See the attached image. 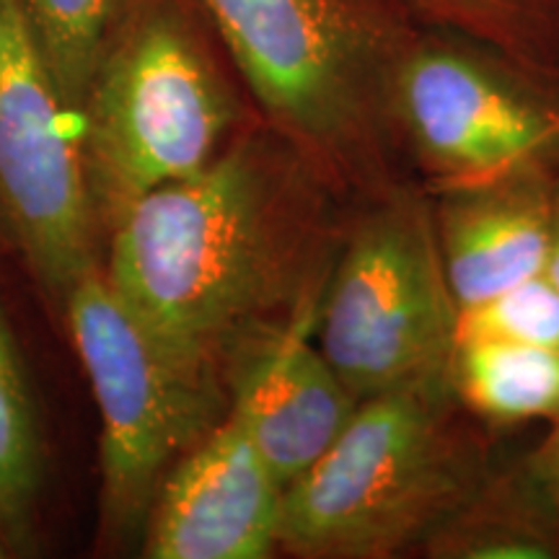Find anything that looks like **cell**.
Wrapping results in <instances>:
<instances>
[{"instance_id": "cell-1", "label": "cell", "mask_w": 559, "mask_h": 559, "mask_svg": "<svg viewBox=\"0 0 559 559\" xmlns=\"http://www.w3.org/2000/svg\"><path fill=\"white\" fill-rule=\"evenodd\" d=\"M349 207L260 117L205 169L132 205L102 272L151 332L226 381L251 340L319 317Z\"/></svg>"}, {"instance_id": "cell-2", "label": "cell", "mask_w": 559, "mask_h": 559, "mask_svg": "<svg viewBox=\"0 0 559 559\" xmlns=\"http://www.w3.org/2000/svg\"><path fill=\"white\" fill-rule=\"evenodd\" d=\"M257 115L347 202L412 179L400 81L423 24L400 0H200Z\"/></svg>"}, {"instance_id": "cell-3", "label": "cell", "mask_w": 559, "mask_h": 559, "mask_svg": "<svg viewBox=\"0 0 559 559\" xmlns=\"http://www.w3.org/2000/svg\"><path fill=\"white\" fill-rule=\"evenodd\" d=\"M257 120L200 0H128L79 111L102 241L145 194L205 169Z\"/></svg>"}, {"instance_id": "cell-4", "label": "cell", "mask_w": 559, "mask_h": 559, "mask_svg": "<svg viewBox=\"0 0 559 559\" xmlns=\"http://www.w3.org/2000/svg\"><path fill=\"white\" fill-rule=\"evenodd\" d=\"M495 466L485 423L449 376L358 402L321 459L285 487L280 551L298 559L419 555Z\"/></svg>"}, {"instance_id": "cell-5", "label": "cell", "mask_w": 559, "mask_h": 559, "mask_svg": "<svg viewBox=\"0 0 559 559\" xmlns=\"http://www.w3.org/2000/svg\"><path fill=\"white\" fill-rule=\"evenodd\" d=\"M62 319L96 400L99 539L140 547L158 487L228 412L221 373L166 345L117 298L102 264L62 304Z\"/></svg>"}, {"instance_id": "cell-6", "label": "cell", "mask_w": 559, "mask_h": 559, "mask_svg": "<svg viewBox=\"0 0 559 559\" xmlns=\"http://www.w3.org/2000/svg\"><path fill=\"white\" fill-rule=\"evenodd\" d=\"M317 345L358 402L449 376L459 300L440 257L432 198L417 177L349 207Z\"/></svg>"}, {"instance_id": "cell-7", "label": "cell", "mask_w": 559, "mask_h": 559, "mask_svg": "<svg viewBox=\"0 0 559 559\" xmlns=\"http://www.w3.org/2000/svg\"><path fill=\"white\" fill-rule=\"evenodd\" d=\"M0 241L60 311L102 264L79 120L13 0H0Z\"/></svg>"}, {"instance_id": "cell-8", "label": "cell", "mask_w": 559, "mask_h": 559, "mask_svg": "<svg viewBox=\"0 0 559 559\" xmlns=\"http://www.w3.org/2000/svg\"><path fill=\"white\" fill-rule=\"evenodd\" d=\"M400 128L428 192L559 160V91L492 47L423 26L400 81Z\"/></svg>"}, {"instance_id": "cell-9", "label": "cell", "mask_w": 559, "mask_h": 559, "mask_svg": "<svg viewBox=\"0 0 559 559\" xmlns=\"http://www.w3.org/2000/svg\"><path fill=\"white\" fill-rule=\"evenodd\" d=\"M285 485L228 415L166 474L145 523L148 559H267L280 551Z\"/></svg>"}, {"instance_id": "cell-10", "label": "cell", "mask_w": 559, "mask_h": 559, "mask_svg": "<svg viewBox=\"0 0 559 559\" xmlns=\"http://www.w3.org/2000/svg\"><path fill=\"white\" fill-rule=\"evenodd\" d=\"M319 317L260 334L228 366V415L285 487L309 472L353 417L349 394L317 345Z\"/></svg>"}, {"instance_id": "cell-11", "label": "cell", "mask_w": 559, "mask_h": 559, "mask_svg": "<svg viewBox=\"0 0 559 559\" xmlns=\"http://www.w3.org/2000/svg\"><path fill=\"white\" fill-rule=\"evenodd\" d=\"M559 160L430 192L445 277L459 309L547 270Z\"/></svg>"}, {"instance_id": "cell-12", "label": "cell", "mask_w": 559, "mask_h": 559, "mask_svg": "<svg viewBox=\"0 0 559 559\" xmlns=\"http://www.w3.org/2000/svg\"><path fill=\"white\" fill-rule=\"evenodd\" d=\"M419 557L559 559V508L526 456L495 464Z\"/></svg>"}, {"instance_id": "cell-13", "label": "cell", "mask_w": 559, "mask_h": 559, "mask_svg": "<svg viewBox=\"0 0 559 559\" xmlns=\"http://www.w3.org/2000/svg\"><path fill=\"white\" fill-rule=\"evenodd\" d=\"M449 381L459 402L485 425L559 417V349L495 340L459 342Z\"/></svg>"}, {"instance_id": "cell-14", "label": "cell", "mask_w": 559, "mask_h": 559, "mask_svg": "<svg viewBox=\"0 0 559 559\" xmlns=\"http://www.w3.org/2000/svg\"><path fill=\"white\" fill-rule=\"evenodd\" d=\"M45 464L37 396L0 306V534L13 555L32 544Z\"/></svg>"}, {"instance_id": "cell-15", "label": "cell", "mask_w": 559, "mask_h": 559, "mask_svg": "<svg viewBox=\"0 0 559 559\" xmlns=\"http://www.w3.org/2000/svg\"><path fill=\"white\" fill-rule=\"evenodd\" d=\"M423 26L492 47L559 91V0H400Z\"/></svg>"}, {"instance_id": "cell-16", "label": "cell", "mask_w": 559, "mask_h": 559, "mask_svg": "<svg viewBox=\"0 0 559 559\" xmlns=\"http://www.w3.org/2000/svg\"><path fill=\"white\" fill-rule=\"evenodd\" d=\"M37 39L62 99L79 120L96 62L128 0H13Z\"/></svg>"}, {"instance_id": "cell-17", "label": "cell", "mask_w": 559, "mask_h": 559, "mask_svg": "<svg viewBox=\"0 0 559 559\" xmlns=\"http://www.w3.org/2000/svg\"><path fill=\"white\" fill-rule=\"evenodd\" d=\"M495 340L559 349V288L547 272L459 309V342Z\"/></svg>"}, {"instance_id": "cell-18", "label": "cell", "mask_w": 559, "mask_h": 559, "mask_svg": "<svg viewBox=\"0 0 559 559\" xmlns=\"http://www.w3.org/2000/svg\"><path fill=\"white\" fill-rule=\"evenodd\" d=\"M526 459L528 464L534 466V472L539 474V479L547 485L551 498H555L559 508V417L551 419L547 438H544L534 451L526 453Z\"/></svg>"}, {"instance_id": "cell-19", "label": "cell", "mask_w": 559, "mask_h": 559, "mask_svg": "<svg viewBox=\"0 0 559 559\" xmlns=\"http://www.w3.org/2000/svg\"><path fill=\"white\" fill-rule=\"evenodd\" d=\"M551 283L559 288V166L555 174V202H551V243H549V260L547 270Z\"/></svg>"}, {"instance_id": "cell-20", "label": "cell", "mask_w": 559, "mask_h": 559, "mask_svg": "<svg viewBox=\"0 0 559 559\" xmlns=\"http://www.w3.org/2000/svg\"><path fill=\"white\" fill-rule=\"evenodd\" d=\"M9 555H13V551H11V547H9V542H5V536L0 534V559L9 557Z\"/></svg>"}]
</instances>
